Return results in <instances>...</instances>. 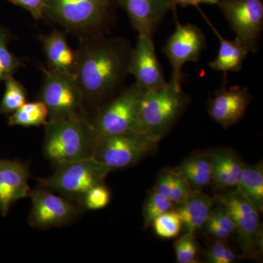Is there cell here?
<instances>
[{
	"instance_id": "cell-31",
	"label": "cell",
	"mask_w": 263,
	"mask_h": 263,
	"mask_svg": "<svg viewBox=\"0 0 263 263\" xmlns=\"http://www.w3.org/2000/svg\"><path fill=\"white\" fill-rule=\"evenodd\" d=\"M192 191L193 190L187 181L174 172V184L169 196L170 200L173 203L176 205L185 201Z\"/></svg>"
},
{
	"instance_id": "cell-11",
	"label": "cell",
	"mask_w": 263,
	"mask_h": 263,
	"mask_svg": "<svg viewBox=\"0 0 263 263\" xmlns=\"http://www.w3.org/2000/svg\"><path fill=\"white\" fill-rule=\"evenodd\" d=\"M175 19L176 29L167 40L163 51L172 68L171 81L181 87L184 77L183 65L188 62H198L202 51L206 48V42L205 34L197 26L180 23L177 16Z\"/></svg>"
},
{
	"instance_id": "cell-15",
	"label": "cell",
	"mask_w": 263,
	"mask_h": 263,
	"mask_svg": "<svg viewBox=\"0 0 263 263\" xmlns=\"http://www.w3.org/2000/svg\"><path fill=\"white\" fill-rule=\"evenodd\" d=\"M28 166L21 161L0 160V212L8 215L10 206L29 196Z\"/></svg>"
},
{
	"instance_id": "cell-30",
	"label": "cell",
	"mask_w": 263,
	"mask_h": 263,
	"mask_svg": "<svg viewBox=\"0 0 263 263\" xmlns=\"http://www.w3.org/2000/svg\"><path fill=\"white\" fill-rule=\"evenodd\" d=\"M226 240H216L208 250L205 257L206 262L210 263H232L236 259V254Z\"/></svg>"
},
{
	"instance_id": "cell-23",
	"label": "cell",
	"mask_w": 263,
	"mask_h": 263,
	"mask_svg": "<svg viewBox=\"0 0 263 263\" xmlns=\"http://www.w3.org/2000/svg\"><path fill=\"white\" fill-rule=\"evenodd\" d=\"M48 111L41 100L26 103L15 110L8 119L10 126L38 127L45 125L48 122Z\"/></svg>"
},
{
	"instance_id": "cell-24",
	"label": "cell",
	"mask_w": 263,
	"mask_h": 263,
	"mask_svg": "<svg viewBox=\"0 0 263 263\" xmlns=\"http://www.w3.org/2000/svg\"><path fill=\"white\" fill-rule=\"evenodd\" d=\"M5 91L0 103V114H13L27 103V91L23 85L10 76L5 81Z\"/></svg>"
},
{
	"instance_id": "cell-29",
	"label": "cell",
	"mask_w": 263,
	"mask_h": 263,
	"mask_svg": "<svg viewBox=\"0 0 263 263\" xmlns=\"http://www.w3.org/2000/svg\"><path fill=\"white\" fill-rule=\"evenodd\" d=\"M110 200V191L103 183H100L90 189L81 204L89 210H98L106 207Z\"/></svg>"
},
{
	"instance_id": "cell-17",
	"label": "cell",
	"mask_w": 263,
	"mask_h": 263,
	"mask_svg": "<svg viewBox=\"0 0 263 263\" xmlns=\"http://www.w3.org/2000/svg\"><path fill=\"white\" fill-rule=\"evenodd\" d=\"M212 167V183L215 190L236 189L239 186L245 164L232 150L219 148L208 153Z\"/></svg>"
},
{
	"instance_id": "cell-34",
	"label": "cell",
	"mask_w": 263,
	"mask_h": 263,
	"mask_svg": "<svg viewBox=\"0 0 263 263\" xmlns=\"http://www.w3.org/2000/svg\"><path fill=\"white\" fill-rule=\"evenodd\" d=\"M174 172L173 169L163 170L161 171L158 178H157L154 190L160 195L169 198L171 189L174 184Z\"/></svg>"
},
{
	"instance_id": "cell-9",
	"label": "cell",
	"mask_w": 263,
	"mask_h": 263,
	"mask_svg": "<svg viewBox=\"0 0 263 263\" xmlns=\"http://www.w3.org/2000/svg\"><path fill=\"white\" fill-rule=\"evenodd\" d=\"M38 100L48 109V121L64 119L84 111V98L75 76L45 70Z\"/></svg>"
},
{
	"instance_id": "cell-18",
	"label": "cell",
	"mask_w": 263,
	"mask_h": 263,
	"mask_svg": "<svg viewBox=\"0 0 263 263\" xmlns=\"http://www.w3.org/2000/svg\"><path fill=\"white\" fill-rule=\"evenodd\" d=\"M40 40L47 60L48 70L74 75L78 61L77 50L71 48L65 32L56 29L49 34H43Z\"/></svg>"
},
{
	"instance_id": "cell-27",
	"label": "cell",
	"mask_w": 263,
	"mask_h": 263,
	"mask_svg": "<svg viewBox=\"0 0 263 263\" xmlns=\"http://www.w3.org/2000/svg\"><path fill=\"white\" fill-rule=\"evenodd\" d=\"M154 230L156 235L162 238H176L182 228V221L176 210L167 211L159 216L154 221Z\"/></svg>"
},
{
	"instance_id": "cell-14",
	"label": "cell",
	"mask_w": 263,
	"mask_h": 263,
	"mask_svg": "<svg viewBox=\"0 0 263 263\" xmlns=\"http://www.w3.org/2000/svg\"><path fill=\"white\" fill-rule=\"evenodd\" d=\"M252 100L247 88L240 86L222 87L215 91V96L209 103V114L221 127L227 129L238 123L245 115Z\"/></svg>"
},
{
	"instance_id": "cell-20",
	"label": "cell",
	"mask_w": 263,
	"mask_h": 263,
	"mask_svg": "<svg viewBox=\"0 0 263 263\" xmlns=\"http://www.w3.org/2000/svg\"><path fill=\"white\" fill-rule=\"evenodd\" d=\"M200 12L220 43L217 57L214 61L209 62V67L212 70L224 73L228 72H239L248 56V50L235 38L234 41H231L223 37L203 13Z\"/></svg>"
},
{
	"instance_id": "cell-32",
	"label": "cell",
	"mask_w": 263,
	"mask_h": 263,
	"mask_svg": "<svg viewBox=\"0 0 263 263\" xmlns=\"http://www.w3.org/2000/svg\"><path fill=\"white\" fill-rule=\"evenodd\" d=\"M208 218L212 219L219 228L224 230L230 235L235 233L234 223H233L228 213L227 212L226 209L221 204H219L216 209H212Z\"/></svg>"
},
{
	"instance_id": "cell-37",
	"label": "cell",
	"mask_w": 263,
	"mask_h": 263,
	"mask_svg": "<svg viewBox=\"0 0 263 263\" xmlns=\"http://www.w3.org/2000/svg\"><path fill=\"white\" fill-rule=\"evenodd\" d=\"M218 0H188L189 5L198 6L200 4L215 5Z\"/></svg>"
},
{
	"instance_id": "cell-5",
	"label": "cell",
	"mask_w": 263,
	"mask_h": 263,
	"mask_svg": "<svg viewBox=\"0 0 263 263\" xmlns=\"http://www.w3.org/2000/svg\"><path fill=\"white\" fill-rule=\"evenodd\" d=\"M54 173L46 179H38L39 186L57 192L65 198L82 203L86 193L103 183L111 170L94 157L57 164Z\"/></svg>"
},
{
	"instance_id": "cell-26",
	"label": "cell",
	"mask_w": 263,
	"mask_h": 263,
	"mask_svg": "<svg viewBox=\"0 0 263 263\" xmlns=\"http://www.w3.org/2000/svg\"><path fill=\"white\" fill-rule=\"evenodd\" d=\"M174 206V204L168 197L152 190L143 205V224L145 228L152 226L159 216L171 210Z\"/></svg>"
},
{
	"instance_id": "cell-8",
	"label": "cell",
	"mask_w": 263,
	"mask_h": 263,
	"mask_svg": "<svg viewBox=\"0 0 263 263\" xmlns=\"http://www.w3.org/2000/svg\"><path fill=\"white\" fill-rule=\"evenodd\" d=\"M158 141L143 133L127 132L99 138L94 158L113 171L136 164L143 157L155 152Z\"/></svg>"
},
{
	"instance_id": "cell-6",
	"label": "cell",
	"mask_w": 263,
	"mask_h": 263,
	"mask_svg": "<svg viewBox=\"0 0 263 263\" xmlns=\"http://www.w3.org/2000/svg\"><path fill=\"white\" fill-rule=\"evenodd\" d=\"M216 201L226 209L234 223L238 243L247 258L256 259L262 254V235L259 213L239 188L216 194Z\"/></svg>"
},
{
	"instance_id": "cell-3",
	"label": "cell",
	"mask_w": 263,
	"mask_h": 263,
	"mask_svg": "<svg viewBox=\"0 0 263 263\" xmlns=\"http://www.w3.org/2000/svg\"><path fill=\"white\" fill-rule=\"evenodd\" d=\"M114 0H47L43 18L81 37L103 34L112 19Z\"/></svg>"
},
{
	"instance_id": "cell-16",
	"label": "cell",
	"mask_w": 263,
	"mask_h": 263,
	"mask_svg": "<svg viewBox=\"0 0 263 263\" xmlns=\"http://www.w3.org/2000/svg\"><path fill=\"white\" fill-rule=\"evenodd\" d=\"M127 12L138 34L153 36L161 21L171 10L167 0H117Z\"/></svg>"
},
{
	"instance_id": "cell-25",
	"label": "cell",
	"mask_w": 263,
	"mask_h": 263,
	"mask_svg": "<svg viewBox=\"0 0 263 263\" xmlns=\"http://www.w3.org/2000/svg\"><path fill=\"white\" fill-rule=\"evenodd\" d=\"M10 41V32L0 26V83L13 76L22 61L10 51L8 44Z\"/></svg>"
},
{
	"instance_id": "cell-1",
	"label": "cell",
	"mask_w": 263,
	"mask_h": 263,
	"mask_svg": "<svg viewBox=\"0 0 263 263\" xmlns=\"http://www.w3.org/2000/svg\"><path fill=\"white\" fill-rule=\"evenodd\" d=\"M132 49L122 37L103 34L82 37L74 76L84 101L98 103L120 87L129 74Z\"/></svg>"
},
{
	"instance_id": "cell-13",
	"label": "cell",
	"mask_w": 263,
	"mask_h": 263,
	"mask_svg": "<svg viewBox=\"0 0 263 263\" xmlns=\"http://www.w3.org/2000/svg\"><path fill=\"white\" fill-rule=\"evenodd\" d=\"M153 36L138 34L136 47L132 49L128 72L146 90L167 84L156 53Z\"/></svg>"
},
{
	"instance_id": "cell-35",
	"label": "cell",
	"mask_w": 263,
	"mask_h": 263,
	"mask_svg": "<svg viewBox=\"0 0 263 263\" xmlns=\"http://www.w3.org/2000/svg\"><path fill=\"white\" fill-rule=\"evenodd\" d=\"M204 226H205L207 233L214 237V238H216V240H226L230 237V235L226 231L219 228L215 222H214L209 218H208Z\"/></svg>"
},
{
	"instance_id": "cell-19",
	"label": "cell",
	"mask_w": 263,
	"mask_h": 263,
	"mask_svg": "<svg viewBox=\"0 0 263 263\" xmlns=\"http://www.w3.org/2000/svg\"><path fill=\"white\" fill-rule=\"evenodd\" d=\"M214 202L213 197L202 191H192L185 201L176 204L175 210L181 217L186 233L195 235L205 224Z\"/></svg>"
},
{
	"instance_id": "cell-4",
	"label": "cell",
	"mask_w": 263,
	"mask_h": 263,
	"mask_svg": "<svg viewBox=\"0 0 263 263\" xmlns=\"http://www.w3.org/2000/svg\"><path fill=\"white\" fill-rule=\"evenodd\" d=\"M188 102L181 87L171 81L160 87L146 90L132 132L160 141L171 130Z\"/></svg>"
},
{
	"instance_id": "cell-28",
	"label": "cell",
	"mask_w": 263,
	"mask_h": 263,
	"mask_svg": "<svg viewBox=\"0 0 263 263\" xmlns=\"http://www.w3.org/2000/svg\"><path fill=\"white\" fill-rule=\"evenodd\" d=\"M175 252L176 260L179 263L195 262L197 247L195 235L185 233L182 237L175 241Z\"/></svg>"
},
{
	"instance_id": "cell-33",
	"label": "cell",
	"mask_w": 263,
	"mask_h": 263,
	"mask_svg": "<svg viewBox=\"0 0 263 263\" xmlns=\"http://www.w3.org/2000/svg\"><path fill=\"white\" fill-rule=\"evenodd\" d=\"M17 6L27 10L32 15L34 20L43 18L45 7L47 0H7Z\"/></svg>"
},
{
	"instance_id": "cell-21",
	"label": "cell",
	"mask_w": 263,
	"mask_h": 263,
	"mask_svg": "<svg viewBox=\"0 0 263 263\" xmlns=\"http://www.w3.org/2000/svg\"><path fill=\"white\" fill-rule=\"evenodd\" d=\"M173 171L187 181L193 191H202L212 183V162L208 153L191 156Z\"/></svg>"
},
{
	"instance_id": "cell-2",
	"label": "cell",
	"mask_w": 263,
	"mask_h": 263,
	"mask_svg": "<svg viewBox=\"0 0 263 263\" xmlns=\"http://www.w3.org/2000/svg\"><path fill=\"white\" fill-rule=\"evenodd\" d=\"M97 141L91 120L83 111L46 122L43 154L55 165L91 158Z\"/></svg>"
},
{
	"instance_id": "cell-12",
	"label": "cell",
	"mask_w": 263,
	"mask_h": 263,
	"mask_svg": "<svg viewBox=\"0 0 263 263\" xmlns=\"http://www.w3.org/2000/svg\"><path fill=\"white\" fill-rule=\"evenodd\" d=\"M29 196L32 205L28 222L33 228L48 229L65 226L79 214V209L70 200L46 189L31 190Z\"/></svg>"
},
{
	"instance_id": "cell-36",
	"label": "cell",
	"mask_w": 263,
	"mask_h": 263,
	"mask_svg": "<svg viewBox=\"0 0 263 263\" xmlns=\"http://www.w3.org/2000/svg\"><path fill=\"white\" fill-rule=\"evenodd\" d=\"M170 5H171V10L174 11L175 16L176 15V8L178 6L186 7L189 5L188 0H167Z\"/></svg>"
},
{
	"instance_id": "cell-7",
	"label": "cell",
	"mask_w": 263,
	"mask_h": 263,
	"mask_svg": "<svg viewBox=\"0 0 263 263\" xmlns=\"http://www.w3.org/2000/svg\"><path fill=\"white\" fill-rule=\"evenodd\" d=\"M146 91L136 82L99 109L91 121L98 139L133 131Z\"/></svg>"
},
{
	"instance_id": "cell-10",
	"label": "cell",
	"mask_w": 263,
	"mask_h": 263,
	"mask_svg": "<svg viewBox=\"0 0 263 263\" xmlns=\"http://www.w3.org/2000/svg\"><path fill=\"white\" fill-rule=\"evenodd\" d=\"M216 5L235 33V39L256 53L263 29L262 0H218Z\"/></svg>"
},
{
	"instance_id": "cell-22",
	"label": "cell",
	"mask_w": 263,
	"mask_h": 263,
	"mask_svg": "<svg viewBox=\"0 0 263 263\" xmlns=\"http://www.w3.org/2000/svg\"><path fill=\"white\" fill-rule=\"evenodd\" d=\"M238 188L248 197L259 213L263 212L262 162L255 165L245 164Z\"/></svg>"
}]
</instances>
